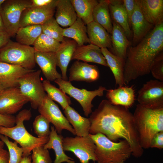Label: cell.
<instances>
[{
  "instance_id": "cell-38",
  "label": "cell",
  "mask_w": 163,
  "mask_h": 163,
  "mask_svg": "<svg viewBox=\"0 0 163 163\" xmlns=\"http://www.w3.org/2000/svg\"><path fill=\"white\" fill-rule=\"evenodd\" d=\"M50 123L45 117L40 114L35 117L33 126L34 133L37 137L42 138L49 136L50 132Z\"/></svg>"
},
{
  "instance_id": "cell-14",
  "label": "cell",
  "mask_w": 163,
  "mask_h": 163,
  "mask_svg": "<svg viewBox=\"0 0 163 163\" xmlns=\"http://www.w3.org/2000/svg\"><path fill=\"white\" fill-rule=\"evenodd\" d=\"M69 70L68 80L70 82L75 81L91 82L98 80L100 77L97 66L78 60L73 62Z\"/></svg>"
},
{
  "instance_id": "cell-46",
  "label": "cell",
  "mask_w": 163,
  "mask_h": 163,
  "mask_svg": "<svg viewBox=\"0 0 163 163\" xmlns=\"http://www.w3.org/2000/svg\"><path fill=\"white\" fill-rule=\"evenodd\" d=\"M10 37L6 32L0 31V48L8 42Z\"/></svg>"
},
{
  "instance_id": "cell-6",
  "label": "cell",
  "mask_w": 163,
  "mask_h": 163,
  "mask_svg": "<svg viewBox=\"0 0 163 163\" xmlns=\"http://www.w3.org/2000/svg\"><path fill=\"white\" fill-rule=\"evenodd\" d=\"M34 55L33 47L10 40L0 48V62L33 70L36 63Z\"/></svg>"
},
{
  "instance_id": "cell-8",
  "label": "cell",
  "mask_w": 163,
  "mask_h": 163,
  "mask_svg": "<svg viewBox=\"0 0 163 163\" xmlns=\"http://www.w3.org/2000/svg\"><path fill=\"white\" fill-rule=\"evenodd\" d=\"M31 5V0H7L0 7L5 31L11 37L15 36L23 11Z\"/></svg>"
},
{
  "instance_id": "cell-10",
  "label": "cell",
  "mask_w": 163,
  "mask_h": 163,
  "mask_svg": "<svg viewBox=\"0 0 163 163\" xmlns=\"http://www.w3.org/2000/svg\"><path fill=\"white\" fill-rule=\"evenodd\" d=\"M62 145L64 151L72 152L80 163H89L90 160L96 161L95 145L88 136L63 138Z\"/></svg>"
},
{
  "instance_id": "cell-22",
  "label": "cell",
  "mask_w": 163,
  "mask_h": 163,
  "mask_svg": "<svg viewBox=\"0 0 163 163\" xmlns=\"http://www.w3.org/2000/svg\"><path fill=\"white\" fill-rule=\"evenodd\" d=\"M141 9L146 20L155 26L163 22V0H139Z\"/></svg>"
},
{
  "instance_id": "cell-30",
  "label": "cell",
  "mask_w": 163,
  "mask_h": 163,
  "mask_svg": "<svg viewBox=\"0 0 163 163\" xmlns=\"http://www.w3.org/2000/svg\"><path fill=\"white\" fill-rule=\"evenodd\" d=\"M62 35L64 37L73 39L78 46L87 43H90L87 34V27L82 20L78 18L69 27L63 28Z\"/></svg>"
},
{
  "instance_id": "cell-36",
  "label": "cell",
  "mask_w": 163,
  "mask_h": 163,
  "mask_svg": "<svg viewBox=\"0 0 163 163\" xmlns=\"http://www.w3.org/2000/svg\"><path fill=\"white\" fill-rule=\"evenodd\" d=\"M42 33L62 43L65 40L62 35L63 28L57 23L53 17L41 25Z\"/></svg>"
},
{
  "instance_id": "cell-32",
  "label": "cell",
  "mask_w": 163,
  "mask_h": 163,
  "mask_svg": "<svg viewBox=\"0 0 163 163\" xmlns=\"http://www.w3.org/2000/svg\"><path fill=\"white\" fill-rule=\"evenodd\" d=\"M77 18L81 19L86 25L93 21V14L97 4L96 0H70Z\"/></svg>"
},
{
  "instance_id": "cell-50",
  "label": "cell",
  "mask_w": 163,
  "mask_h": 163,
  "mask_svg": "<svg viewBox=\"0 0 163 163\" xmlns=\"http://www.w3.org/2000/svg\"><path fill=\"white\" fill-rule=\"evenodd\" d=\"M5 143L0 139V148H3Z\"/></svg>"
},
{
  "instance_id": "cell-20",
  "label": "cell",
  "mask_w": 163,
  "mask_h": 163,
  "mask_svg": "<svg viewBox=\"0 0 163 163\" xmlns=\"http://www.w3.org/2000/svg\"><path fill=\"white\" fill-rule=\"evenodd\" d=\"M72 60H81L85 62H93L108 66L101 48L91 43L77 46Z\"/></svg>"
},
{
  "instance_id": "cell-31",
  "label": "cell",
  "mask_w": 163,
  "mask_h": 163,
  "mask_svg": "<svg viewBox=\"0 0 163 163\" xmlns=\"http://www.w3.org/2000/svg\"><path fill=\"white\" fill-rule=\"evenodd\" d=\"M109 5V0L98 1L94 10L93 18V21L101 25L111 34L113 25Z\"/></svg>"
},
{
  "instance_id": "cell-42",
  "label": "cell",
  "mask_w": 163,
  "mask_h": 163,
  "mask_svg": "<svg viewBox=\"0 0 163 163\" xmlns=\"http://www.w3.org/2000/svg\"><path fill=\"white\" fill-rule=\"evenodd\" d=\"M123 3L126 12L130 27L131 19L134 12L136 0H123Z\"/></svg>"
},
{
  "instance_id": "cell-45",
  "label": "cell",
  "mask_w": 163,
  "mask_h": 163,
  "mask_svg": "<svg viewBox=\"0 0 163 163\" xmlns=\"http://www.w3.org/2000/svg\"><path fill=\"white\" fill-rule=\"evenodd\" d=\"M8 152L3 148H0V163H9Z\"/></svg>"
},
{
  "instance_id": "cell-21",
  "label": "cell",
  "mask_w": 163,
  "mask_h": 163,
  "mask_svg": "<svg viewBox=\"0 0 163 163\" xmlns=\"http://www.w3.org/2000/svg\"><path fill=\"white\" fill-rule=\"evenodd\" d=\"M77 46L73 40H65L55 53L57 66L61 70L62 78L65 81H68L67 68Z\"/></svg>"
},
{
  "instance_id": "cell-37",
  "label": "cell",
  "mask_w": 163,
  "mask_h": 163,
  "mask_svg": "<svg viewBox=\"0 0 163 163\" xmlns=\"http://www.w3.org/2000/svg\"><path fill=\"white\" fill-rule=\"evenodd\" d=\"M0 139L6 145L8 150L9 163H20L24 151L23 148L18 146L16 141H10L6 136L0 134Z\"/></svg>"
},
{
  "instance_id": "cell-34",
  "label": "cell",
  "mask_w": 163,
  "mask_h": 163,
  "mask_svg": "<svg viewBox=\"0 0 163 163\" xmlns=\"http://www.w3.org/2000/svg\"><path fill=\"white\" fill-rule=\"evenodd\" d=\"M42 83L47 96L53 101L59 104L63 110L71 104L70 97L61 89L56 88L46 79L44 80Z\"/></svg>"
},
{
  "instance_id": "cell-41",
  "label": "cell",
  "mask_w": 163,
  "mask_h": 163,
  "mask_svg": "<svg viewBox=\"0 0 163 163\" xmlns=\"http://www.w3.org/2000/svg\"><path fill=\"white\" fill-rule=\"evenodd\" d=\"M31 6L56 9L58 0H31Z\"/></svg>"
},
{
  "instance_id": "cell-9",
  "label": "cell",
  "mask_w": 163,
  "mask_h": 163,
  "mask_svg": "<svg viewBox=\"0 0 163 163\" xmlns=\"http://www.w3.org/2000/svg\"><path fill=\"white\" fill-rule=\"evenodd\" d=\"M54 82L65 93L78 102L82 108L85 115L87 117L92 112L93 99L97 96H103L104 91L107 90L105 87L101 86L93 91L80 89L74 87L69 81H65L62 78L57 79Z\"/></svg>"
},
{
  "instance_id": "cell-2",
  "label": "cell",
  "mask_w": 163,
  "mask_h": 163,
  "mask_svg": "<svg viewBox=\"0 0 163 163\" xmlns=\"http://www.w3.org/2000/svg\"><path fill=\"white\" fill-rule=\"evenodd\" d=\"M163 49V22L155 26L137 45L128 48L124 68L126 85L149 74L154 61Z\"/></svg>"
},
{
  "instance_id": "cell-25",
  "label": "cell",
  "mask_w": 163,
  "mask_h": 163,
  "mask_svg": "<svg viewBox=\"0 0 163 163\" xmlns=\"http://www.w3.org/2000/svg\"><path fill=\"white\" fill-rule=\"evenodd\" d=\"M113 29L111 34L112 53L114 55L125 59L130 42L122 28L112 20Z\"/></svg>"
},
{
  "instance_id": "cell-49",
  "label": "cell",
  "mask_w": 163,
  "mask_h": 163,
  "mask_svg": "<svg viewBox=\"0 0 163 163\" xmlns=\"http://www.w3.org/2000/svg\"><path fill=\"white\" fill-rule=\"evenodd\" d=\"M5 89L0 84V94L2 93Z\"/></svg>"
},
{
  "instance_id": "cell-43",
  "label": "cell",
  "mask_w": 163,
  "mask_h": 163,
  "mask_svg": "<svg viewBox=\"0 0 163 163\" xmlns=\"http://www.w3.org/2000/svg\"><path fill=\"white\" fill-rule=\"evenodd\" d=\"M150 148L160 149L163 148V131L156 134L152 137L150 143Z\"/></svg>"
},
{
  "instance_id": "cell-33",
  "label": "cell",
  "mask_w": 163,
  "mask_h": 163,
  "mask_svg": "<svg viewBox=\"0 0 163 163\" xmlns=\"http://www.w3.org/2000/svg\"><path fill=\"white\" fill-rule=\"evenodd\" d=\"M42 33L41 25H30L20 27L15 34L17 42L25 45H33Z\"/></svg>"
},
{
  "instance_id": "cell-23",
  "label": "cell",
  "mask_w": 163,
  "mask_h": 163,
  "mask_svg": "<svg viewBox=\"0 0 163 163\" xmlns=\"http://www.w3.org/2000/svg\"><path fill=\"white\" fill-rule=\"evenodd\" d=\"M49 136V139L43 147L46 149H52L54 151L56 158L54 163H75L73 159L65 154L62 145L63 137L57 133L54 126H51Z\"/></svg>"
},
{
  "instance_id": "cell-19",
  "label": "cell",
  "mask_w": 163,
  "mask_h": 163,
  "mask_svg": "<svg viewBox=\"0 0 163 163\" xmlns=\"http://www.w3.org/2000/svg\"><path fill=\"white\" fill-rule=\"evenodd\" d=\"M106 97L112 104L128 108L134 104L135 100V90L133 86H122L116 89L107 90Z\"/></svg>"
},
{
  "instance_id": "cell-29",
  "label": "cell",
  "mask_w": 163,
  "mask_h": 163,
  "mask_svg": "<svg viewBox=\"0 0 163 163\" xmlns=\"http://www.w3.org/2000/svg\"><path fill=\"white\" fill-rule=\"evenodd\" d=\"M109 7L112 20L122 28L127 37H130L132 32L123 1L109 0Z\"/></svg>"
},
{
  "instance_id": "cell-18",
  "label": "cell",
  "mask_w": 163,
  "mask_h": 163,
  "mask_svg": "<svg viewBox=\"0 0 163 163\" xmlns=\"http://www.w3.org/2000/svg\"><path fill=\"white\" fill-rule=\"evenodd\" d=\"M153 25L144 18L141 9L139 0H136L134 10L130 21V26L133 34V42L136 43L140 41L152 30Z\"/></svg>"
},
{
  "instance_id": "cell-11",
  "label": "cell",
  "mask_w": 163,
  "mask_h": 163,
  "mask_svg": "<svg viewBox=\"0 0 163 163\" xmlns=\"http://www.w3.org/2000/svg\"><path fill=\"white\" fill-rule=\"evenodd\" d=\"M137 100L139 104L147 108H163V81H147L139 91Z\"/></svg>"
},
{
  "instance_id": "cell-4",
  "label": "cell",
  "mask_w": 163,
  "mask_h": 163,
  "mask_svg": "<svg viewBox=\"0 0 163 163\" xmlns=\"http://www.w3.org/2000/svg\"><path fill=\"white\" fill-rule=\"evenodd\" d=\"M31 117V111L24 109L15 117V125L14 126L6 127L0 126V134L14 139L23 148L22 157L29 156L33 149L43 146L49 139V136L42 138L34 136L27 130L24 122L29 120Z\"/></svg>"
},
{
  "instance_id": "cell-5",
  "label": "cell",
  "mask_w": 163,
  "mask_h": 163,
  "mask_svg": "<svg viewBox=\"0 0 163 163\" xmlns=\"http://www.w3.org/2000/svg\"><path fill=\"white\" fill-rule=\"evenodd\" d=\"M89 136L96 145L97 163H125L132 155V149L125 140L113 142L100 133Z\"/></svg>"
},
{
  "instance_id": "cell-47",
  "label": "cell",
  "mask_w": 163,
  "mask_h": 163,
  "mask_svg": "<svg viewBox=\"0 0 163 163\" xmlns=\"http://www.w3.org/2000/svg\"><path fill=\"white\" fill-rule=\"evenodd\" d=\"M20 163H32L31 156L22 157Z\"/></svg>"
},
{
  "instance_id": "cell-44",
  "label": "cell",
  "mask_w": 163,
  "mask_h": 163,
  "mask_svg": "<svg viewBox=\"0 0 163 163\" xmlns=\"http://www.w3.org/2000/svg\"><path fill=\"white\" fill-rule=\"evenodd\" d=\"M15 125V117L0 114V126L11 127Z\"/></svg>"
},
{
  "instance_id": "cell-15",
  "label": "cell",
  "mask_w": 163,
  "mask_h": 163,
  "mask_svg": "<svg viewBox=\"0 0 163 163\" xmlns=\"http://www.w3.org/2000/svg\"><path fill=\"white\" fill-rule=\"evenodd\" d=\"M34 70H29L19 66L0 62V84L5 89L18 87L19 79Z\"/></svg>"
},
{
  "instance_id": "cell-48",
  "label": "cell",
  "mask_w": 163,
  "mask_h": 163,
  "mask_svg": "<svg viewBox=\"0 0 163 163\" xmlns=\"http://www.w3.org/2000/svg\"><path fill=\"white\" fill-rule=\"evenodd\" d=\"M0 31L2 32H5V28L3 22V21L2 19L1 11H0Z\"/></svg>"
},
{
  "instance_id": "cell-16",
  "label": "cell",
  "mask_w": 163,
  "mask_h": 163,
  "mask_svg": "<svg viewBox=\"0 0 163 163\" xmlns=\"http://www.w3.org/2000/svg\"><path fill=\"white\" fill-rule=\"evenodd\" d=\"M34 56L36 63L40 67L46 80L54 81L57 79L62 78L61 74L56 70L55 53L35 51Z\"/></svg>"
},
{
  "instance_id": "cell-51",
  "label": "cell",
  "mask_w": 163,
  "mask_h": 163,
  "mask_svg": "<svg viewBox=\"0 0 163 163\" xmlns=\"http://www.w3.org/2000/svg\"><path fill=\"white\" fill-rule=\"evenodd\" d=\"M5 1V0H0V7Z\"/></svg>"
},
{
  "instance_id": "cell-12",
  "label": "cell",
  "mask_w": 163,
  "mask_h": 163,
  "mask_svg": "<svg viewBox=\"0 0 163 163\" xmlns=\"http://www.w3.org/2000/svg\"><path fill=\"white\" fill-rule=\"evenodd\" d=\"M38 109L40 114L53 125L59 134H61L63 130L66 129L74 135H76L74 129L62 113L58 105L47 95Z\"/></svg>"
},
{
  "instance_id": "cell-13",
  "label": "cell",
  "mask_w": 163,
  "mask_h": 163,
  "mask_svg": "<svg viewBox=\"0 0 163 163\" xmlns=\"http://www.w3.org/2000/svg\"><path fill=\"white\" fill-rule=\"evenodd\" d=\"M29 102L18 87L5 89L0 94V114L12 115Z\"/></svg>"
},
{
  "instance_id": "cell-24",
  "label": "cell",
  "mask_w": 163,
  "mask_h": 163,
  "mask_svg": "<svg viewBox=\"0 0 163 163\" xmlns=\"http://www.w3.org/2000/svg\"><path fill=\"white\" fill-rule=\"evenodd\" d=\"M86 27L90 43L100 48H108L111 50L110 35L104 28L94 21L87 24Z\"/></svg>"
},
{
  "instance_id": "cell-26",
  "label": "cell",
  "mask_w": 163,
  "mask_h": 163,
  "mask_svg": "<svg viewBox=\"0 0 163 163\" xmlns=\"http://www.w3.org/2000/svg\"><path fill=\"white\" fill-rule=\"evenodd\" d=\"M101 49L107 66L113 74L115 85L120 86L125 85L124 76L125 59L114 55L107 48Z\"/></svg>"
},
{
  "instance_id": "cell-3",
  "label": "cell",
  "mask_w": 163,
  "mask_h": 163,
  "mask_svg": "<svg viewBox=\"0 0 163 163\" xmlns=\"http://www.w3.org/2000/svg\"><path fill=\"white\" fill-rule=\"evenodd\" d=\"M133 114L141 147L150 148L153 136L163 131V108L151 109L138 104Z\"/></svg>"
},
{
  "instance_id": "cell-17",
  "label": "cell",
  "mask_w": 163,
  "mask_h": 163,
  "mask_svg": "<svg viewBox=\"0 0 163 163\" xmlns=\"http://www.w3.org/2000/svg\"><path fill=\"white\" fill-rule=\"evenodd\" d=\"M55 9L31 6L27 8L22 13L20 27L30 25H42L53 17Z\"/></svg>"
},
{
  "instance_id": "cell-35",
  "label": "cell",
  "mask_w": 163,
  "mask_h": 163,
  "mask_svg": "<svg viewBox=\"0 0 163 163\" xmlns=\"http://www.w3.org/2000/svg\"><path fill=\"white\" fill-rule=\"evenodd\" d=\"M61 43L42 33L33 45L35 51L55 53Z\"/></svg>"
},
{
  "instance_id": "cell-1",
  "label": "cell",
  "mask_w": 163,
  "mask_h": 163,
  "mask_svg": "<svg viewBox=\"0 0 163 163\" xmlns=\"http://www.w3.org/2000/svg\"><path fill=\"white\" fill-rule=\"evenodd\" d=\"M89 118V134L102 133L113 142L123 139L129 144L132 156L138 158L143 155L144 150L139 143L133 114L129 108L104 99Z\"/></svg>"
},
{
  "instance_id": "cell-40",
  "label": "cell",
  "mask_w": 163,
  "mask_h": 163,
  "mask_svg": "<svg viewBox=\"0 0 163 163\" xmlns=\"http://www.w3.org/2000/svg\"><path fill=\"white\" fill-rule=\"evenodd\" d=\"M153 77L156 80L163 81V53L161 52L154 61L150 69Z\"/></svg>"
},
{
  "instance_id": "cell-27",
  "label": "cell",
  "mask_w": 163,
  "mask_h": 163,
  "mask_svg": "<svg viewBox=\"0 0 163 163\" xmlns=\"http://www.w3.org/2000/svg\"><path fill=\"white\" fill-rule=\"evenodd\" d=\"M63 112L69 122L72 125L77 136L89 135L91 126L89 118L82 117L70 105L67 107Z\"/></svg>"
},
{
  "instance_id": "cell-7",
  "label": "cell",
  "mask_w": 163,
  "mask_h": 163,
  "mask_svg": "<svg viewBox=\"0 0 163 163\" xmlns=\"http://www.w3.org/2000/svg\"><path fill=\"white\" fill-rule=\"evenodd\" d=\"M41 73L40 70L34 69L22 76L18 82L21 92L34 109H38L46 95L41 80Z\"/></svg>"
},
{
  "instance_id": "cell-39",
  "label": "cell",
  "mask_w": 163,
  "mask_h": 163,
  "mask_svg": "<svg viewBox=\"0 0 163 163\" xmlns=\"http://www.w3.org/2000/svg\"><path fill=\"white\" fill-rule=\"evenodd\" d=\"M32 152V163H52L49 151L43 146L36 147Z\"/></svg>"
},
{
  "instance_id": "cell-28",
  "label": "cell",
  "mask_w": 163,
  "mask_h": 163,
  "mask_svg": "<svg viewBox=\"0 0 163 163\" xmlns=\"http://www.w3.org/2000/svg\"><path fill=\"white\" fill-rule=\"evenodd\" d=\"M56 9L55 19L63 27L70 26L77 18L70 0H58Z\"/></svg>"
}]
</instances>
